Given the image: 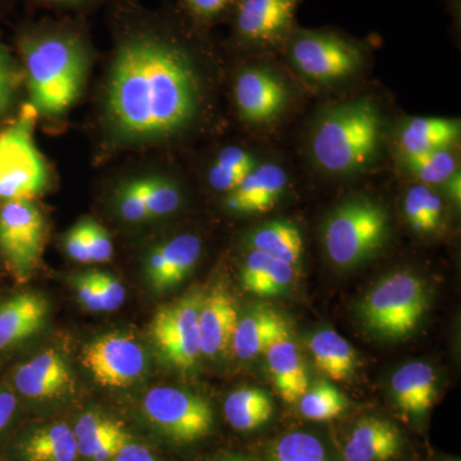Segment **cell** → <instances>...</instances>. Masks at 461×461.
Instances as JSON below:
<instances>
[{
    "label": "cell",
    "mask_w": 461,
    "mask_h": 461,
    "mask_svg": "<svg viewBox=\"0 0 461 461\" xmlns=\"http://www.w3.org/2000/svg\"><path fill=\"white\" fill-rule=\"evenodd\" d=\"M72 384L71 373L62 355L45 351L18 366L14 384L18 393L32 399L62 395Z\"/></svg>",
    "instance_id": "cell-20"
},
{
    "label": "cell",
    "mask_w": 461,
    "mask_h": 461,
    "mask_svg": "<svg viewBox=\"0 0 461 461\" xmlns=\"http://www.w3.org/2000/svg\"><path fill=\"white\" fill-rule=\"evenodd\" d=\"M30 104L38 114L57 115L80 95L89 66L84 38L68 29L41 27L20 42Z\"/></svg>",
    "instance_id": "cell-2"
},
{
    "label": "cell",
    "mask_w": 461,
    "mask_h": 461,
    "mask_svg": "<svg viewBox=\"0 0 461 461\" xmlns=\"http://www.w3.org/2000/svg\"><path fill=\"white\" fill-rule=\"evenodd\" d=\"M460 122L450 118L415 117L400 132L399 144L403 156L450 149L459 140Z\"/></svg>",
    "instance_id": "cell-25"
},
{
    "label": "cell",
    "mask_w": 461,
    "mask_h": 461,
    "mask_svg": "<svg viewBox=\"0 0 461 461\" xmlns=\"http://www.w3.org/2000/svg\"><path fill=\"white\" fill-rule=\"evenodd\" d=\"M67 254L78 263H91L89 247H87L85 223L78 222L67 232L65 239Z\"/></svg>",
    "instance_id": "cell-42"
},
{
    "label": "cell",
    "mask_w": 461,
    "mask_h": 461,
    "mask_svg": "<svg viewBox=\"0 0 461 461\" xmlns=\"http://www.w3.org/2000/svg\"><path fill=\"white\" fill-rule=\"evenodd\" d=\"M396 408L411 420H421L437 400V377L427 363L411 362L400 366L390 382Z\"/></svg>",
    "instance_id": "cell-18"
},
{
    "label": "cell",
    "mask_w": 461,
    "mask_h": 461,
    "mask_svg": "<svg viewBox=\"0 0 461 461\" xmlns=\"http://www.w3.org/2000/svg\"><path fill=\"white\" fill-rule=\"evenodd\" d=\"M74 286L77 299L81 304L90 312H104L102 299H100L98 287L93 277V272L85 275L76 276Z\"/></svg>",
    "instance_id": "cell-41"
},
{
    "label": "cell",
    "mask_w": 461,
    "mask_h": 461,
    "mask_svg": "<svg viewBox=\"0 0 461 461\" xmlns=\"http://www.w3.org/2000/svg\"><path fill=\"white\" fill-rule=\"evenodd\" d=\"M297 406L305 420L323 423L341 417L348 409V400L338 387L321 381L306 390Z\"/></svg>",
    "instance_id": "cell-33"
},
{
    "label": "cell",
    "mask_w": 461,
    "mask_h": 461,
    "mask_svg": "<svg viewBox=\"0 0 461 461\" xmlns=\"http://www.w3.org/2000/svg\"><path fill=\"white\" fill-rule=\"evenodd\" d=\"M403 163L408 171L427 186L445 184L457 171L456 159L450 149L408 154Z\"/></svg>",
    "instance_id": "cell-34"
},
{
    "label": "cell",
    "mask_w": 461,
    "mask_h": 461,
    "mask_svg": "<svg viewBox=\"0 0 461 461\" xmlns=\"http://www.w3.org/2000/svg\"><path fill=\"white\" fill-rule=\"evenodd\" d=\"M202 300V294L191 293L177 302L162 306L151 321L154 344L167 362L177 368H191L202 355L199 336Z\"/></svg>",
    "instance_id": "cell-10"
},
{
    "label": "cell",
    "mask_w": 461,
    "mask_h": 461,
    "mask_svg": "<svg viewBox=\"0 0 461 461\" xmlns=\"http://www.w3.org/2000/svg\"><path fill=\"white\" fill-rule=\"evenodd\" d=\"M287 186L285 169L275 163L258 165L238 189L229 194L227 208L236 213L260 214L271 211Z\"/></svg>",
    "instance_id": "cell-16"
},
{
    "label": "cell",
    "mask_w": 461,
    "mask_h": 461,
    "mask_svg": "<svg viewBox=\"0 0 461 461\" xmlns=\"http://www.w3.org/2000/svg\"><path fill=\"white\" fill-rule=\"evenodd\" d=\"M250 247L295 267L302 259L304 241L295 224L287 221H272L253 230Z\"/></svg>",
    "instance_id": "cell-30"
},
{
    "label": "cell",
    "mask_w": 461,
    "mask_h": 461,
    "mask_svg": "<svg viewBox=\"0 0 461 461\" xmlns=\"http://www.w3.org/2000/svg\"><path fill=\"white\" fill-rule=\"evenodd\" d=\"M45 236L44 217L32 200L0 205V253L21 281L29 278L41 260Z\"/></svg>",
    "instance_id": "cell-9"
},
{
    "label": "cell",
    "mask_w": 461,
    "mask_h": 461,
    "mask_svg": "<svg viewBox=\"0 0 461 461\" xmlns=\"http://www.w3.org/2000/svg\"><path fill=\"white\" fill-rule=\"evenodd\" d=\"M17 409V400L14 393L0 388V432L8 426Z\"/></svg>",
    "instance_id": "cell-44"
},
{
    "label": "cell",
    "mask_w": 461,
    "mask_h": 461,
    "mask_svg": "<svg viewBox=\"0 0 461 461\" xmlns=\"http://www.w3.org/2000/svg\"><path fill=\"white\" fill-rule=\"evenodd\" d=\"M20 456L23 461H77L74 429L56 423L33 430L21 442Z\"/></svg>",
    "instance_id": "cell-28"
},
{
    "label": "cell",
    "mask_w": 461,
    "mask_h": 461,
    "mask_svg": "<svg viewBox=\"0 0 461 461\" xmlns=\"http://www.w3.org/2000/svg\"><path fill=\"white\" fill-rule=\"evenodd\" d=\"M446 189H447L448 196L456 205H460L461 202V177L460 172L456 171L445 182Z\"/></svg>",
    "instance_id": "cell-45"
},
{
    "label": "cell",
    "mask_w": 461,
    "mask_h": 461,
    "mask_svg": "<svg viewBox=\"0 0 461 461\" xmlns=\"http://www.w3.org/2000/svg\"><path fill=\"white\" fill-rule=\"evenodd\" d=\"M308 348L313 355L315 366L332 381L350 378L357 368L353 346L332 330H321L309 338Z\"/></svg>",
    "instance_id": "cell-29"
},
{
    "label": "cell",
    "mask_w": 461,
    "mask_h": 461,
    "mask_svg": "<svg viewBox=\"0 0 461 461\" xmlns=\"http://www.w3.org/2000/svg\"><path fill=\"white\" fill-rule=\"evenodd\" d=\"M273 384L285 402L297 403L309 388L308 371L290 332L276 339L266 350Z\"/></svg>",
    "instance_id": "cell-21"
},
{
    "label": "cell",
    "mask_w": 461,
    "mask_h": 461,
    "mask_svg": "<svg viewBox=\"0 0 461 461\" xmlns=\"http://www.w3.org/2000/svg\"><path fill=\"white\" fill-rule=\"evenodd\" d=\"M403 213L411 229L420 233L435 232L442 222L444 205L427 185H414L403 198Z\"/></svg>",
    "instance_id": "cell-32"
},
{
    "label": "cell",
    "mask_w": 461,
    "mask_h": 461,
    "mask_svg": "<svg viewBox=\"0 0 461 461\" xmlns=\"http://www.w3.org/2000/svg\"><path fill=\"white\" fill-rule=\"evenodd\" d=\"M142 411L163 436L177 445L196 444L214 429L211 403L180 388H151L142 399Z\"/></svg>",
    "instance_id": "cell-8"
},
{
    "label": "cell",
    "mask_w": 461,
    "mask_h": 461,
    "mask_svg": "<svg viewBox=\"0 0 461 461\" xmlns=\"http://www.w3.org/2000/svg\"><path fill=\"white\" fill-rule=\"evenodd\" d=\"M151 177L138 178L124 185L118 195L121 215L129 222L149 220L147 196Z\"/></svg>",
    "instance_id": "cell-35"
},
{
    "label": "cell",
    "mask_w": 461,
    "mask_h": 461,
    "mask_svg": "<svg viewBox=\"0 0 461 461\" xmlns=\"http://www.w3.org/2000/svg\"><path fill=\"white\" fill-rule=\"evenodd\" d=\"M84 223L91 263L108 262L113 256V242L108 230L95 221L85 220Z\"/></svg>",
    "instance_id": "cell-38"
},
{
    "label": "cell",
    "mask_w": 461,
    "mask_h": 461,
    "mask_svg": "<svg viewBox=\"0 0 461 461\" xmlns=\"http://www.w3.org/2000/svg\"><path fill=\"white\" fill-rule=\"evenodd\" d=\"M429 304L426 286L411 272H396L366 294L360 305L366 326L379 336L402 339L411 335Z\"/></svg>",
    "instance_id": "cell-5"
},
{
    "label": "cell",
    "mask_w": 461,
    "mask_h": 461,
    "mask_svg": "<svg viewBox=\"0 0 461 461\" xmlns=\"http://www.w3.org/2000/svg\"><path fill=\"white\" fill-rule=\"evenodd\" d=\"M38 112L23 105L14 123L0 132V202L41 195L50 181L47 163L33 141Z\"/></svg>",
    "instance_id": "cell-4"
},
{
    "label": "cell",
    "mask_w": 461,
    "mask_h": 461,
    "mask_svg": "<svg viewBox=\"0 0 461 461\" xmlns=\"http://www.w3.org/2000/svg\"><path fill=\"white\" fill-rule=\"evenodd\" d=\"M20 74L7 48L0 44V118L8 113L16 99Z\"/></svg>",
    "instance_id": "cell-37"
},
{
    "label": "cell",
    "mask_w": 461,
    "mask_h": 461,
    "mask_svg": "<svg viewBox=\"0 0 461 461\" xmlns=\"http://www.w3.org/2000/svg\"><path fill=\"white\" fill-rule=\"evenodd\" d=\"M78 456L89 461H111L130 439L120 421L100 412H85L75 429Z\"/></svg>",
    "instance_id": "cell-23"
},
{
    "label": "cell",
    "mask_w": 461,
    "mask_h": 461,
    "mask_svg": "<svg viewBox=\"0 0 461 461\" xmlns=\"http://www.w3.org/2000/svg\"><path fill=\"white\" fill-rule=\"evenodd\" d=\"M202 249V240L193 233H182L154 249L147 264L151 286L165 291L180 284L198 263Z\"/></svg>",
    "instance_id": "cell-15"
},
{
    "label": "cell",
    "mask_w": 461,
    "mask_h": 461,
    "mask_svg": "<svg viewBox=\"0 0 461 461\" xmlns=\"http://www.w3.org/2000/svg\"><path fill=\"white\" fill-rule=\"evenodd\" d=\"M294 66L320 83L341 80L357 71L364 62L362 47L329 30H294L286 41Z\"/></svg>",
    "instance_id": "cell-7"
},
{
    "label": "cell",
    "mask_w": 461,
    "mask_h": 461,
    "mask_svg": "<svg viewBox=\"0 0 461 461\" xmlns=\"http://www.w3.org/2000/svg\"><path fill=\"white\" fill-rule=\"evenodd\" d=\"M180 204V191L171 181L162 177H151L147 196L149 218L171 214Z\"/></svg>",
    "instance_id": "cell-36"
},
{
    "label": "cell",
    "mask_w": 461,
    "mask_h": 461,
    "mask_svg": "<svg viewBox=\"0 0 461 461\" xmlns=\"http://www.w3.org/2000/svg\"><path fill=\"white\" fill-rule=\"evenodd\" d=\"M338 453L341 461H402L408 457V438L395 421L362 415L339 439Z\"/></svg>",
    "instance_id": "cell-13"
},
{
    "label": "cell",
    "mask_w": 461,
    "mask_h": 461,
    "mask_svg": "<svg viewBox=\"0 0 461 461\" xmlns=\"http://www.w3.org/2000/svg\"><path fill=\"white\" fill-rule=\"evenodd\" d=\"M111 461H159L144 445L132 442L131 439L122 445Z\"/></svg>",
    "instance_id": "cell-43"
},
{
    "label": "cell",
    "mask_w": 461,
    "mask_h": 461,
    "mask_svg": "<svg viewBox=\"0 0 461 461\" xmlns=\"http://www.w3.org/2000/svg\"><path fill=\"white\" fill-rule=\"evenodd\" d=\"M50 305L41 294L21 293L0 303V351L38 333L47 321Z\"/></svg>",
    "instance_id": "cell-17"
},
{
    "label": "cell",
    "mask_w": 461,
    "mask_h": 461,
    "mask_svg": "<svg viewBox=\"0 0 461 461\" xmlns=\"http://www.w3.org/2000/svg\"><path fill=\"white\" fill-rule=\"evenodd\" d=\"M258 461H341L338 447L330 448L320 433L309 429H288L264 447Z\"/></svg>",
    "instance_id": "cell-24"
},
{
    "label": "cell",
    "mask_w": 461,
    "mask_h": 461,
    "mask_svg": "<svg viewBox=\"0 0 461 461\" xmlns=\"http://www.w3.org/2000/svg\"><path fill=\"white\" fill-rule=\"evenodd\" d=\"M191 16L200 21H213L235 9L239 0H182Z\"/></svg>",
    "instance_id": "cell-40"
},
{
    "label": "cell",
    "mask_w": 461,
    "mask_h": 461,
    "mask_svg": "<svg viewBox=\"0 0 461 461\" xmlns=\"http://www.w3.org/2000/svg\"><path fill=\"white\" fill-rule=\"evenodd\" d=\"M288 332L286 321L275 309L258 306L238 321L232 338V348L241 360H250L266 353L276 339Z\"/></svg>",
    "instance_id": "cell-22"
},
{
    "label": "cell",
    "mask_w": 461,
    "mask_h": 461,
    "mask_svg": "<svg viewBox=\"0 0 461 461\" xmlns=\"http://www.w3.org/2000/svg\"><path fill=\"white\" fill-rule=\"evenodd\" d=\"M200 80L190 50L156 27H131L118 44L107 87V114L126 140L171 136L198 111Z\"/></svg>",
    "instance_id": "cell-1"
},
{
    "label": "cell",
    "mask_w": 461,
    "mask_h": 461,
    "mask_svg": "<svg viewBox=\"0 0 461 461\" xmlns=\"http://www.w3.org/2000/svg\"><path fill=\"white\" fill-rule=\"evenodd\" d=\"M302 0H239L233 9L236 38L259 48L286 44Z\"/></svg>",
    "instance_id": "cell-12"
},
{
    "label": "cell",
    "mask_w": 461,
    "mask_h": 461,
    "mask_svg": "<svg viewBox=\"0 0 461 461\" xmlns=\"http://www.w3.org/2000/svg\"><path fill=\"white\" fill-rule=\"evenodd\" d=\"M239 314L232 296L217 287L203 296L199 311L200 351L204 357L223 353L238 326Z\"/></svg>",
    "instance_id": "cell-19"
},
{
    "label": "cell",
    "mask_w": 461,
    "mask_h": 461,
    "mask_svg": "<svg viewBox=\"0 0 461 461\" xmlns=\"http://www.w3.org/2000/svg\"><path fill=\"white\" fill-rule=\"evenodd\" d=\"M81 363L100 386L123 388L144 375L141 345L127 333H108L85 346Z\"/></svg>",
    "instance_id": "cell-11"
},
{
    "label": "cell",
    "mask_w": 461,
    "mask_h": 461,
    "mask_svg": "<svg viewBox=\"0 0 461 461\" xmlns=\"http://www.w3.org/2000/svg\"><path fill=\"white\" fill-rule=\"evenodd\" d=\"M387 215L368 200L339 206L324 224V248L336 266L348 268L364 262L384 244Z\"/></svg>",
    "instance_id": "cell-6"
},
{
    "label": "cell",
    "mask_w": 461,
    "mask_h": 461,
    "mask_svg": "<svg viewBox=\"0 0 461 461\" xmlns=\"http://www.w3.org/2000/svg\"><path fill=\"white\" fill-rule=\"evenodd\" d=\"M258 165L250 151L240 147L224 148L209 169V185L220 193H232Z\"/></svg>",
    "instance_id": "cell-31"
},
{
    "label": "cell",
    "mask_w": 461,
    "mask_h": 461,
    "mask_svg": "<svg viewBox=\"0 0 461 461\" xmlns=\"http://www.w3.org/2000/svg\"><path fill=\"white\" fill-rule=\"evenodd\" d=\"M379 136L377 108L368 100H357L324 115L315 129L312 153L324 171H355L375 157Z\"/></svg>",
    "instance_id": "cell-3"
},
{
    "label": "cell",
    "mask_w": 461,
    "mask_h": 461,
    "mask_svg": "<svg viewBox=\"0 0 461 461\" xmlns=\"http://www.w3.org/2000/svg\"><path fill=\"white\" fill-rule=\"evenodd\" d=\"M215 461H258V459L253 456H249V455L232 453L223 455V456L218 457V459Z\"/></svg>",
    "instance_id": "cell-47"
},
{
    "label": "cell",
    "mask_w": 461,
    "mask_h": 461,
    "mask_svg": "<svg viewBox=\"0 0 461 461\" xmlns=\"http://www.w3.org/2000/svg\"><path fill=\"white\" fill-rule=\"evenodd\" d=\"M94 280L98 287L104 312H113L120 309L124 303L126 291L114 276L105 272H93Z\"/></svg>",
    "instance_id": "cell-39"
},
{
    "label": "cell",
    "mask_w": 461,
    "mask_h": 461,
    "mask_svg": "<svg viewBox=\"0 0 461 461\" xmlns=\"http://www.w3.org/2000/svg\"><path fill=\"white\" fill-rule=\"evenodd\" d=\"M235 100L242 120L249 123H267L284 111L287 90L271 72L250 68L240 74L236 80Z\"/></svg>",
    "instance_id": "cell-14"
},
{
    "label": "cell",
    "mask_w": 461,
    "mask_h": 461,
    "mask_svg": "<svg viewBox=\"0 0 461 461\" xmlns=\"http://www.w3.org/2000/svg\"><path fill=\"white\" fill-rule=\"evenodd\" d=\"M48 5H65V7H75V5H86L91 0H41Z\"/></svg>",
    "instance_id": "cell-46"
},
{
    "label": "cell",
    "mask_w": 461,
    "mask_h": 461,
    "mask_svg": "<svg viewBox=\"0 0 461 461\" xmlns=\"http://www.w3.org/2000/svg\"><path fill=\"white\" fill-rule=\"evenodd\" d=\"M294 277L295 267L254 249L249 251L241 272L245 290L259 296L280 295Z\"/></svg>",
    "instance_id": "cell-27"
},
{
    "label": "cell",
    "mask_w": 461,
    "mask_h": 461,
    "mask_svg": "<svg viewBox=\"0 0 461 461\" xmlns=\"http://www.w3.org/2000/svg\"><path fill=\"white\" fill-rule=\"evenodd\" d=\"M273 414L271 397L260 388H239L224 400V420L236 432H257L271 421Z\"/></svg>",
    "instance_id": "cell-26"
},
{
    "label": "cell",
    "mask_w": 461,
    "mask_h": 461,
    "mask_svg": "<svg viewBox=\"0 0 461 461\" xmlns=\"http://www.w3.org/2000/svg\"><path fill=\"white\" fill-rule=\"evenodd\" d=\"M432 461H460L459 457L455 456H439L435 457Z\"/></svg>",
    "instance_id": "cell-48"
}]
</instances>
